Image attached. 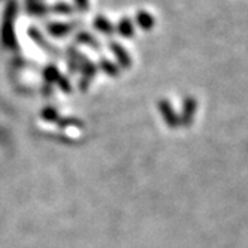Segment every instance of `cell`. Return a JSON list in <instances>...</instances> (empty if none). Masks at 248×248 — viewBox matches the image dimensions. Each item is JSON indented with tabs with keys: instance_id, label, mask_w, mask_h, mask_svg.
<instances>
[{
	"instance_id": "3957f363",
	"label": "cell",
	"mask_w": 248,
	"mask_h": 248,
	"mask_svg": "<svg viewBox=\"0 0 248 248\" xmlns=\"http://www.w3.org/2000/svg\"><path fill=\"white\" fill-rule=\"evenodd\" d=\"M158 109H160V114H162V117H163V120L168 124L169 129H178L180 127V115L176 114V111L173 109L170 102H168L166 99H162L160 102H158Z\"/></svg>"
},
{
	"instance_id": "52a82bcc",
	"label": "cell",
	"mask_w": 248,
	"mask_h": 248,
	"mask_svg": "<svg viewBox=\"0 0 248 248\" xmlns=\"http://www.w3.org/2000/svg\"><path fill=\"white\" fill-rule=\"evenodd\" d=\"M94 27L99 31H102L103 34H112L115 31L114 26L108 20H106L105 16H102V15H97L96 18H94Z\"/></svg>"
},
{
	"instance_id": "4fadbf2b",
	"label": "cell",
	"mask_w": 248,
	"mask_h": 248,
	"mask_svg": "<svg viewBox=\"0 0 248 248\" xmlns=\"http://www.w3.org/2000/svg\"><path fill=\"white\" fill-rule=\"evenodd\" d=\"M29 34H30V38L36 42V44H39L41 46H44L45 49H49V51H52V46H49L48 44H46V41L44 39V36L39 33V30H36L34 27H30V30H29Z\"/></svg>"
},
{
	"instance_id": "d6986e66",
	"label": "cell",
	"mask_w": 248,
	"mask_h": 248,
	"mask_svg": "<svg viewBox=\"0 0 248 248\" xmlns=\"http://www.w3.org/2000/svg\"><path fill=\"white\" fill-rule=\"evenodd\" d=\"M75 3L79 11H87L88 9V0H75Z\"/></svg>"
},
{
	"instance_id": "277c9868",
	"label": "cell",
	"mask_w": 248,
	"mask_h": 248,
	"mask_svg": "<svg viewBox=\"0 0 248 248\" xmlns=\"http://www.w3.org/2000/svg\"><path fill=\"white\" fill-rule=\"evenodd\" d=\"M109 48L112 49L115 59L118 60V63H120V66H121L123 69H129V67L132 66V59L129 57L126 48L121 46V45L117 44V42H111V44H109Z\"/></svg>"
},
{
	"instance_id": "6da1fadb",
	"label": "cell",
	"mask_w": 248,
	"mask_h": 248,
	"mask_svg": "<svg viewBox=\"0 0 248 248\" xmlns=\"http://www.w3.org/2000/svg\"><path fill=\"white\" fill-rule=\"evenodd\" d=\"M16 12H18V3H16V0H9L5 9V14H3V24H2V45L9 49H15L18 46L15 30H14V21H15Z\"/></svg>"
},
{
	"instance_id": "8fae6325",
	"label": "cell",
	"mask_w": 248,
	"mask_h": 248,
	"mask_svg": "<svg viewBox=\"0 0 248 248\" xmlns=\"http://www.w3.org/2000/svg\"><path fill=\"white\" fill-rule=\"evenodd\" d=\"M41 117L48 123H57L59 121V111L56 108H52V106H46V108L42 109Z\"/></svg>"
},
{
	"instance_id": "ba28073f",
	"label": "cell",
	"mask_w": 248,
	"mask_h": 248,
	"mask_svg": "<svg viewBox=\"0 0 248 248\" xmlns=\"http://www.w3.org/2000/svg\"><path fill=\"white\" fill-rule=\"evenodd\" d=\"M117 31L121 34L123 38H132L135 34V30H133V24L129 18H123L118 26H117Z\"/></svg>"
},
{
	"instance_id": "5b68a950",
	"label": "cell",
	"mask_w": 248,
	"mask_h": 248,
	"mask_svg": "<svg viewBox=\"0 0 248 248\" xmlns=\"http://www.w3.org/2000/svg\"><path fill=\"white\" fill-rule=\"evenodd\" d=\"M74 29V24H66V23H51V24H46V30L49 34L52 36H57V38H62V36H66Z\"/></svg>"
},
{
	"instance_id": "ffe728a7",
	"label": "cell",
	"mask_w": 248,
	"mask_h": 248,
	"mask_svg": "<svg viewBox=\"0 0 248 248\" xmlns=\"http://www.w3.org/2000/svg\"><path fill=\"white\" fill-rule=\"evenodd\" d=\"M51 93H52L51 85H49V84H45V85H44V88H42V94H44V96H49Z\"/></svg>"
},
{
	"instance_id": "44dd1931",
	"label": "cell",
	"mask_w": 248,
	"mask_h": 248,
	"mask_svg": "<svg viewBox=\"0 0 248 248\" xmlns=\"http://www.w3.org/2000/svg\"><path fill=\"white\" fill-rule=\"evenodd\" d=\"M42 2V0H26V5H33V3H38Z\"/></svg>"
},
{
	"instance_id": "2e32d148",
	"label": "cell",
	"mask_w": 248,
	"mask_h": 248,
	"mask_svg": "<svg viewBox=\"0 0 248 248\" xmlns=\"http://www.w3.org/2000/svg\"><path fill=\"white\" fill-rule=\"evenodd\" d=\"M52 11L54 12H57V14H70L74 11V8L70 6L69 3H66V2H59V3H56L54 6H52Z\"/></svg>"
},
{
	"instance_id": "7c38bea8",
	"label": "cell",
	"mask_w": 248,
	"mask_h": 248,
	"mask_svg": "<svg viewBox=\"0 0 248 248\" xmlns=\"http://www.w3.org/2000/svg\"><path fill=\"white\" fill-rule=\"evenodd\" d=\"M77 41L79 44H84V45H88V46H93V48H99V44L97 41L92 36L90 33H85V31H81L77 34Z\"/></svg>"
},
{
	"instance_id": "9a60e30c",
	"label": "cell",
	"mask_w": 248,
	"mask_h": 248,
	"mask_svg": "<svg viewBox=\"0 0 248 248\" xmlns=\"http://www.w3.org/2000/svg\"><path fill=\"white\" fill-rule=\"evenodd\" d=\"M27 12L31 15H45L48 12V6L44 2H38V3H33V5H27L26 6Z\"/></svg>"
},
{
	"instance_id": "8992f818",
	"label": "cell",
	"mask_w": 248,
	"mask_h": 248,
	"mask_svg": "<svg viewBox=\"0 0 248 248\" xmlns=\"http://www.w3.org/2000/svg\"><path fill=\"white\" fill-rule=\"evenodd\" d=\"M136 23L140 29L151 30L154 27V16L147 11H139L136 14Z\"/></svg>"
},
{
	"instance_id": "5bb4252c",
	"label": "cell",
	"mask_w": 248,
	"mask_h": 248,
	"mask_svg": "<svg viewBox=\"0 0 248 248\" xmlns=\"http://www.w3.org/2000/svg\"><path fill=\"white\" fill-rule=\"evenodd\" d=\"M100 69L103 70L105 74H108V75H111V77H117L118 75V67L114 64V63H111L109 60H106V59H102L100 60Z\"/></svg>"
},
{
	"instance_id": "30bf717a",
	"label": "cell",
	"mask_w": 248,
	"mask_h": 248,
	"mask_svg": "<svg viewBox=\"0 0 248 248\" xmlns=\"http://www.w3.org/2000/svg\"><path fill=\"white\" fill-rule=\"evenodd\" d=\"M59 127L62 129H67V127H77V129H82L84 127V123L78 118L74 117H64V118H59L57 121Z\"/></svg>"
},
{
	"instance_id": "e0dca14e",
	"label": "cell",
	"mask_w": 248,
	"mask_h": 248,
	"mask_svg": "<svg viewBox=\"0 0 248 248\" xmlns=\"http://www.w3.org/2000/svg\"><path fill=\"white\" fill-rule=\"evenodd\" d=\"M56 84H59V87H60V90H62V92H64V93H70V84H69V81H67V78H66V77L60 75Z\"/></svg>"
},
{
	"instance_id": "ac0fdd59",
	"label": "cell",
	"mask_w": 248,
	"mask_h": 248,
	"mask_svg": "<svg viewBox=\"0 0 248 248\" xmlns=\"http://www.w3.org/2000/svg\"><path fill=\"white\" fill-rule=\"evenodd\" d=\"M49 136L57 139L59 142H63V144H74V139H69L67 136H59V135H49Z\"/></svg>"
},
{
	"instance_id": "7a4b0ae2",
	"label": "cell",
	"mask_w": 248,
	"mask_h": 248,
	"mask_svg": "<svg viewBox=\"0 0 248 248\" xmlns=\"http://www.w3.org/2000/svg\"><path fill=\"white\" fill-rule=\"evenodd\" d=\"M196 111H198V100L190 96L186 97L183 102V111L180 115V126L190 127L194 117H196Z\"/></svg>"
},
{
	"instance_id": "9c48e42d",
	"label": "cell",
	"mask_w": 248,
	"mask_h": 248,
	"mask_svg": "<svg viewBox=\"0 0 248 248\" xmlns=\"http://www.w3.org/2000/svg\"><path fill=\"white\" fill-rule=\"evenodd\" d=\"M59 77H60V72H59V69L54 64H48L45 67V70H44V78H45V82L46 84L52 85L54 82H57Z\"/></svg>"
}]
</instances>
